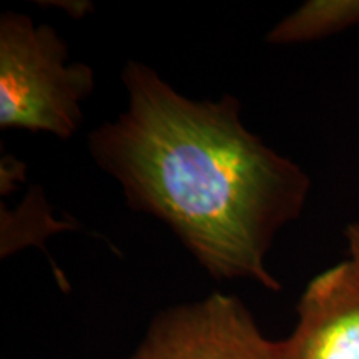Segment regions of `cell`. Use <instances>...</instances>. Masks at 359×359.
<instances>
[{
	"label": "cell",
	"mask_w": 359,
	"mask_h": 359,
	"mask_svg": "<svg viewBox=\"0 0 359 359\" xmlns=\"http://www.w3.org/2000/svg\"><path fill=\"white\" fill-rule=\"evenodd\" d=\"M128 103L88 135L130 208L158 218L217 280L281 285L266 255L306 205L308 173L241 122L236 97L191 100L142 62L122 72Z\"/></svg>",
	"instance_id": "1"
},
{
	"label": "cell",
	"mask_w": 359,
	"mask_h": 359,
	"mask_svg": "<svg viewBox=\"0 0 359 359\" xmlns=\"http://www.w3.org/2000/svg\"><path fill=\"white\" fill-rule=\"evenodd\" d=\"M69 48L50 25L29 15L0 17V128L69 140L82 125V103L95 87L92 67L67 64Z\"/></svg>",
	"instance_id": "2"
},
{
	"label": "cell",
	"mask_w": 359,
	"mask_h": 359,
	"mask_svg": "<svg viewBox=\"0 0 359 359\" xmlns=\"http://www.w3.org/2000/svg\"><path fill=\"white\" fill-rule=\"evenodd\" d=\"M127 359H283V346L238 296L212 293L156 313Z\"/></svg>",
	"instance_id": "3"
},
{
	"label": "cell",
	"mask_w": 359,
	"mask_h": 359,
	"mask_svg": "<svg viewBox=\"0 0 359 359\" xmlns=\"http://www.w3.org/2000/svg\"><path fill=\"white\" fill-rule=\"evenodd\" d=\"M283 359H359V275L349 259L308 283Z\"/></svg>",
	"instance_id": "4"
},
{
	"label": "cell",
	"mask_w": 359,
	"mask_h": 359,
	"mask_svg": "<svg viewBox=\"0 0 359 359\" xmlns=\"http://www.w3.org/2000/svg\"><path fill=\"white\" fill-rule=\"evenodd\" d=\"M359 25V0H309L278 22L266 35L271 45L321 40Z\"/></svg>",
	"instance_id": "5"
},
{
	"label": "cell",
	"mask_w": 359,
	"mask_h": 359,
	"mask_svg": "<svg viewBox=\"0 0 359 359\" xmlns=\"http://www.w3.org/2000/svg\"><path fill=\"white\" fill-rule=\"evenodd\" d=\"M344 236L348 240V253H349V262L354 266V269L359 275V222H354L349 224L344 231Z\"/></svg>",
	"instance_id": "6"
}]
</instances>
